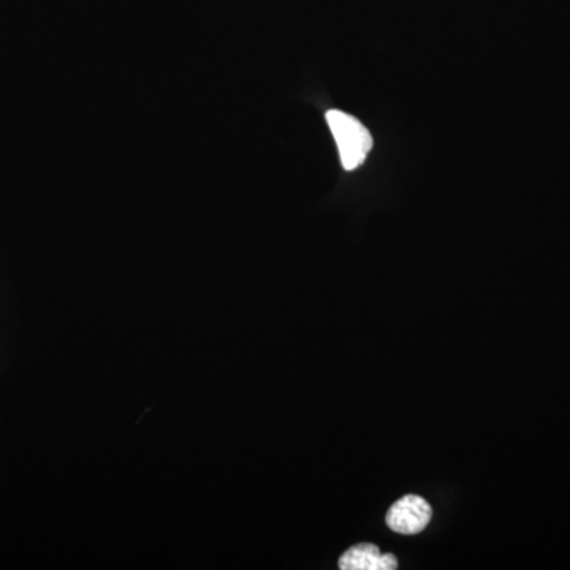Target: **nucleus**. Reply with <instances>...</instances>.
I'll list each match as a JSON object with an SVG mask.
<instances>
[{
  "mask_svg": "<svg viewBox=\"0 0 570 570\" xmlns=\"http://www.w3.org/2000/svg\"><path fill=\"white\" fill-rule=\"evenodd\" d=\"M326 122L335 137L341 164L348 171L355 170L365 163L373 148L370 130L354 116L340 110L326 112Z\"/></svg>",
  "mask_w": 570,
  "mask_h": 570,
  "instance_id": "1",
  "label": "nucleus"
},
{
  "mask_svg": "<svg viewBox=\"0 0 570 570\" xmlns=\"http://www.w3.org/2000/svg\"><path fill=\"white\" fill-rule=\"evenodd\" d=\"M433 519V510L426 499L407 494L389 509L385 523L401 535L420 534Z\"/></svg>",
  "mask_w": 570,
  "mask_h": 570,
  "instance_id": "2",
  "label": "nucleus"
},
{
  "mask_svg": "<svg viewBox=\"0 0 570 570\" xmlns=\"http://www.w3.org/2000/svg\"><path fill=\"white\" fill-rule=\"evenodd\" d=\"M341 570H395L397 560L393 553H381L373 543H360L340 558Z\"/></svg>",
  "mask_w": 570,
  "mask_h": 570,
  "instance_id": "3",
  "label": "nucleus"
}]
</instances>
